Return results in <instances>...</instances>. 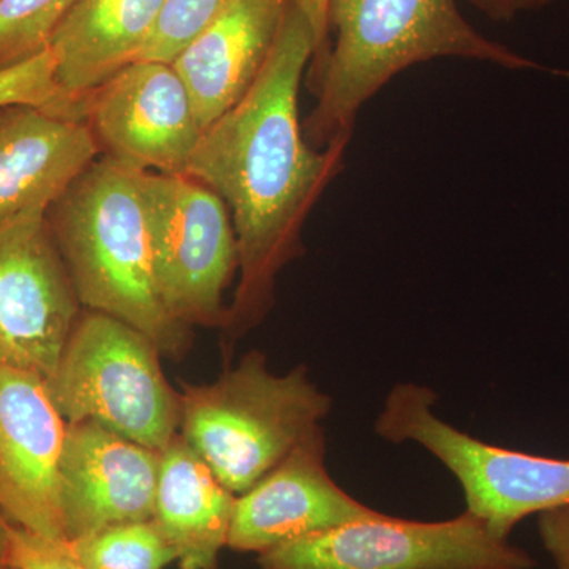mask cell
<instances>
[{
  "instance_id": "15",
  "label": "cell",
  "mask_w": 569,
  "mask_h": 569,
  "mask_svg": "<svg viewBox=\"0 0 569 569\" xmlns=\"http://www.w3.org/2000/svg\"><path fill=\"white\" fill-rule=\"evenodd\" d=\"M84 122L41 108H0V222L50 206L99 157Z\"/></svg>"
},
{
  "instance_id": "17",
  "label": "cell",
  "mask_w": 569,
  "mask_h": 569,
  "mask_svg": "<svg viewBox=\"0 0 569 569\" xmlns=\"http://www.w3.org/2000/svg\"><path fill=\"white\" fill-rule=\"evenodd\" d=\"M236 497L181 436L163 449L152 520L181 569L217 568Z\"/></svg>"
},
{
  "instance_id": "23",
  "label": "cell",
  "mask_w": 569,
  "mask_h": 569,
  "mask_svg": "<svg viewBox=\"0 0 569 569\" xmlns=\"http://www.w3.org/2000/svg\"><path fill=\"white\" fill-rule=\"evenodd\" d=\"M538 533L556 569H569V505L538 515Z\"/></svg>"
},
{
  "instance_id": "10",
  "label": "cell",
  "mask_w": 569,
  "mask_h": 569,
  "mask_svg": "<svg viewBox=\"0 0 569 569\" xmlns=\"http://www.w3.org/2000/svg\"><path fill=\"white\" fill-rule=\"evenodd\" d=\"M100 156L140 171L187 174L204 129L173 63L134 61L82 107Z\"/></svg>"
},
{
  "instance_id": "16",
  "label": "cell",
  "mask_w": 569,
  "mask_h": 569,
  "mask_svg": "<svg viewBox=\"0 0 569 569\" xmlns=\"http://www.w3.org/2000/svg\"><path fill=\"white\" fill-rule=\"evenodd\" d=\"M167 0H78L52 36L56 81L81 112L86 97L138 56Z\"/></svg>"
},
{
  "instance_id": "2",
  "label": "cell",
  "mask_w": 569,
  "mask_h": 569,
  "mask_svg": "<svg viewBox=\"0 0 569 569\" xmlns=\"http://www.w3.org/2000/svg\"><path fill=\"white\" fill-rule=\"evenodd\" d=\"M328 24L335 40L313 73L317 104L302 122L316 148L351 138L362 107L417 63L458 58L569 78V70L542 66L482 36L456 0H329Z\"/></svg>"
},
{
  "instance_id": "20",
  "label": "cell",
  "mask_w": 569,
  "mask_h": 569,
  "mask_svg": "<svg viewBox=\"0 0 569 569\" xmlns=\"http://www.w3.org/2000/svg\"><path fill=\"white\" fill-rule=\"evenodd\" d=\"M18 104L81 122L80 110L66 99L56 81V58L50 48L20 66L0 70V108Z\"/></svg>"
},
{
  "instance_id": "27",
  "label": "cell",
  "mask_w": 569,
  "mask_h": 569,
  "mask_svg": "<svg viewBox=\"0 0 569 569\" xmlns=\"http://www.w3.org/2000/svg\"><path fill=\"white\" fill-rule=\"evenodd\" d=\"M2 569H17V568H13V567H11V565L7 563L6 567H3Z\"/></svg>"
},
{
  "instance_id": "8",
  "label": "cell",
  "mask_w": 569,
  "mask_h": 569,
  "mask_svg": "<svg viewBox=\"0 0 569 569\" xmlns=\"http://www.w3.org/2000/svg\"><path fill=\"white\" fill-rule=\"evenodd\" d=\"M260 569H533L537 561L481 519L421 522L372 518L284 542L260 553Z\"/></svg>"
},
{
  "instance_id": "14",
  "label": "cell",
  "mask_w": 569,
  "mask_h": 569,
  "mask_svg": "<svg viewBox=\"0 0 569 569\" xmlns=\"http://www.w3.org/2000/svg\"><path fill=\"white\" fill-rule=\"evenodd\" d=\"M291 0H231L174 59L203 129L253 88Z\"/></svg>"
},
{
  "instance_id": "25",
  "label": "cell",
  "mask_w": 569,
  "mask_h": 569,
  "mask_svg": "<svg viewBox=\"0 0 569 569\" xmlns=\"http://www.w3.org/2000/svg\"><path fill=\"white\" fill-rule=\"evenodd\" d=\"M493 21H511L520 13L549 6L552 0H468Z\"/></svg>"
},
{
  "instance_id": "24",
  "label": "cell",
  "mask_w": 569,
  "mask_h": 569,
  "mask_svg": "<svg viewBox=\"0 0 569 569\" xmlns=\"http://www.w3.org/2000/svg\"><path fill=\"white\" fill-rule=\"evenodd\" d=\"M291 3L305 14L310 28H312L313 37H316L317 50L312 61V71L316 73L329 50V0H291Z\"/></svg>"
},
{
  "instance_id": "3",
  "label": "cell",
  "mask_w": 569,
  "mask_h": 569,
  "mask_svg": "<svg viewBox=\"0 0 569 569\" xmlns=\"http://www.w3.org/2000/svg\"><path fill=\"white\" fill-rule=\"evenodd\" d=\"M140 170L99 156L47 208L82 309L118 318L181 359L192 329L168 316L153 274Z\"/></svg>"
},
{
  "instance_id": "1",
  "label": "cell",
  "mask_w": 569,
  "mask_h": 569,
  "mask_svg": "<svg viewBox=\"0 0 569 569\" xmlns=\"http://www.w3.org/2000/svg\"><path fill=\"white\" fill-rule=\"evenodd\" d=\"M316 50L309 21L291 3L253 88L204 129L187 168L222 198L233 220L239 282L220 328L224 346L271 312L277 277L305 253L307 219L346 163L351 138L316 148L299 116V92Z\"/></svg>"
},
{
  "instance_id": "28",
  "label": "cell",
  "mask_w": 569,
  "mask_h": 569,
  "mask_svg": "<svg viewBox=\"0 0 569 569\" xmlns=\"http://www.w3.org/2000/svg\"><path fill=\"white\" fill-rule=\"evenodd\" d=\"M81 569V568H80Z\"/></svg>"
},
{
  "instance_id": "19",
  "label": "cell",
  "mask_w": 569,
  "mask_h": 569,
  "mask_svg": "<svg viewBox=\"0 0 569 569\" xmlns=\"http://www.w3.org/2000/svg\"><path fill=\"white\" fill-rule=\"evenodd\" d=\"M78 0H0V70L50 48L52 36Z\"/></svg>"
},
{
  "instance_id": "7",
  "label": "cell",
  "mask_w": 569,
  "mask_h": 569,
  "mask_svg": "<svg viewBox=\"0 0 569 569\" xmlns=\"http://www.w3.org/2000/svg\"><path fill=\"white\" fill-rule=\"evenodd\" d=\"M140 189L164 310L186 328H222L239 263L230 209L190 174L141 171Z\"/></svg>"
},
{
  "instance_id": "26",
  "label": "cell",
  "mask_w": 569,
  "mask_h": 569,
  "mask_svg": "<svg viewBox=\"0 0 569 569\" xmlns=\"http://www.w3.org/2000/svg\"><path fill=\"white\" fill-rule=\"evenodd\" d=\"M9 520L0 512V569L6 567L9 556Z\"/></svg>"
},
{
  "instance_id": "11",
  "label": "cell",
  "mask_w": 569,
  "mask_h": 569,
  "mask_svg": "<svg viewBox=\"0 0 569 569\" xmlns=\"http://www.w3.org/2000/svg\"><path fill=\"white\" fill-rule=\"evenodd\" d=\"M66 430L43 378L0 365V512L63 545L59 462Z\"/></svg>"
},
{
  "instance_id": "22",
  "label": "cell",
  "mask_w": 569,
  "mask_h": 569,
  "mask_svg": "<svg viewBox=\"0 0 569 569\" xmlns=\"http://www.w3.org/2000/svg\"><path fill=\"white\" fill-rule=\"evenodd\" d=\"M7 563L17 569H80L63 542L51 541L11 522Z\"/></svg>"
},
{
  "instance_id": "4",
  "label": "cell",
  "mask_w": 569,
  "mask_h": 569,
  "mask_svg": "<svg viewBox=\"0 0 569 569\" xmlns=\"http://www.w3.org/2000/svg\"><path fill=\"white\" fill-rule=\"evenodd\" d=\"M179 436L220 482L241 496L320 429L331 397L312 383L306 366L284 376L249 351L209 385L181 383Z\"/></svg>"
},
{
  "instance_id": "18",
  "label": "cell",
  "mask_w": 569,
  "mask_h": 569,
  "mask_svg": "<svg viewBox=\"0 0 569 569\" xmlns=\"http://www.w3.org/2000/svg\"><path fill=\"white\" fill-rule=\"evenodd\" d=\"M66 546L81 569H163L176 560L152 519L108 527Z\"/></svg>"
},
{
  "instance_id": "12",
  "label": "cell",
  "mask_w": 569,
  "mask_h": 569,
  "mask_svg": "<svg viewBox=\"0 0 569 569\" xmlns=\"http://www.w3.org/2000/svg\"><path fill=\"white\" fill-rule=\"evenodd\" d=\"M160 458L92 421L67 425L59 462L66 545L121 523L153 518Z\"/></svg>"
},
{
  "instance_id": "6",
  "label": "cell",
  "mask_w": 569,
  "mask_h": 569,
  "mask_svg": "<svg viewBox=\"0 0 569 569\" xmlns=\"http://www.w3.org/2000/svg\"><path fill=\"white\" fill-rule=\"evenodd\" d=\"M432 389L397 385L377 418L376 432L391 443L415 441L458 478L466 511L496 537L509 539L531 515L569 505V460L493 447L437 417Z\"/></svg>"
},
{
  "instance_id": "21",
  "label": "cell",
  "mask_w": 569,
  "mask_h": 569,
  "mask_svg": "<svg viewBox=\"0 0 569 569\" xmlns=\"http://www.w3.org/2000/svg\"><path fill=\"white\" fill-rule=\"evenodd\" d=\"M231 0H167L137 61L173 62Z\"/></svg>"
},
{
  "instance_id": "9",
  "label": "cell",
  "mask_w": 569,
  "mask_h": 569,
  "mask_svg": "<svg viewBox=\"0 0 569 569\" xmlns=\"http://www.w3.org/2000/svg\"><path fill=\"white\" fill-rule=\"evenodd\" d=\"M47 208L33 206L0 222V365L43 380L82 312Z\"/></svg>"
},
{
  "instance_id": "13",
  "label": "cell",
  "mask_w": 569,
  "mask_h": 569,
  "mask_svg": "<svg viewBox=\"0 0 569 569\" xmlns=\"http://www.w3.org/2000/svg\"><path fill=\"white\" fill-rule=\"evenodd\" d=\"M325 456L320 427L257 485L236 497L228 548L260 556L284 542L378 515L336 485Z\"/></svg>"
},
{
  "instance_id": "5",
  "label": "cell",
  "mask_w": 569,
  "mask_h": 569,
  "mask_svg": "<svg viewBox=\"0 0 569 569\" xmlns=\"http://www.w3.org/2000/svg\"><path fill=\"white\" fill-rule=\"evenodd\" d=\"M162 356L140 329L82 309L44 387L67 425L97 422L163 451L179 436L181 396L164 377Z\"/></svg>"
}]
</instances>
